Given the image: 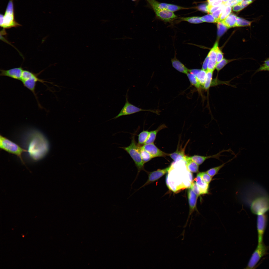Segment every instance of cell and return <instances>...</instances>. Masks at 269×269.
Masks as SVG:
<instances>
[{
    "label": "cell",
    "mask_w": 269,
    "mask_h": 269,
    "mask_svg": "<svg viewBox=\"0 0 269 269\" xmlns=\"http://www.w3.org/2000/svg\"><path fill=\"white\" fill-rule=\"evenodd\" d=\"M27 152L30 158L37 161L44 158L49 149L47 138L39 132L35 131L31 134L28 144Z\"/></svg>",
    "instance_id": "1"
},
{
    "label": "cell",
    "mask_w": 269,
    "mask_h": 269,
    "mask_svg": "<svg viewBox=\"0 0 269 269\" xmlns=\"http://www.w3.org/2000/svg\"><path fill=\"white\" fill-rule=\"evenodd\" d=\"M121 148L125 150L130 156L133 161L137 169V173L135 178L131 184L137 179L140 172L142 170L145 171L144 164L142 158L140 150V146L136 143L135 138V135L132 137L131 142L130 144L127 147H122Z\"/></svg>",
    "instance_id": "2"
},
{
    "label": "cell",
    "mask_w": 269,
    "mask_h": 269,
    "mask_svg": "<svg viewBox=\"0 0 269 269\" xmlns=\"http://www.w3.org/2000/svg\"><path fill=\"white\" fill-rule=\"evenodd\" d=\"M0 26L4 29H9L21 26L15 19L13 0H9L4 15L1 14Z\"/></svg>",
    "instance_id": "3"
},
{
    "label": "cell",
    "mask_w": 269,
    "mask_h": 269,
    "mask_svg": "<svg viewBox=\"0 0 269 269\" xmlns=\"http://www.w3.org/2000/svg\"><path fill=\"white\" fill-rule=\"evenodd\" d=\"M0 148L1 150L16 156L22 162L25 164L22 154L24 152H27V150L1 134L0 135Z\"/></svg>",
    "instance_id": "4"
},
{
    "label": "cell",
    "mask_w": 269,
    "mask_h": 269,
    "mask_svg": "<svg viewBox=\"0 0 269 269\" xmlns=\"http://www.w3.org/2000/svg\"><path fill=\"white\" fill-rule=\"evenodd\" d=\"M250 209L253 213L257 215L265 214L269 211V196L260 195L254 198L251 203Z\"/></svg>",
    "instance_id": "5"
},
{
    "label": "cell",
    "mask_w": 269,
    "mask_h": 269,
    "mask_svg": "<svg viewBox=\"0 0 269 269\" xmlns=\"http://www.w3.org/2000/svg\"><path fill=\"white\" fill-rule=\"evenodd\" d=\"M39 73H35L26 70L24 74L25 80L21 81L24 86L30 90L34 94L38 102L39 107L41 109L43 108L38 100V98L35 92V88L37 82H40L44 84L46 81L39 78Z\"/></svg>",
    "instance_id": "6"
},
{
    "label": "cell",
    "mask_w": 269,
    "mask_h": 269,
    "mask_svg": "<svg viewBox=\"0 0 269 269\" xmlns=\"http://www.w3.org/2000/svg\"><path fill=\"white\" fill-rule=\"evenodd\" d=\"M269 247L263 243L258 244L257 246L253 252L245 269L254 268L260 260L267 253Z\"/></svg>",
    "instance_id": "7"
},
{
    "label": "cell",
    "mask_w": 269,
    "mask_h": 269,
    "mask_svg": "<svg viewBox=\"0 0 269 269\" xmlns=\"http://www.w3.org/2000/svg\"><path fill=\"white\" fill-rule=\"evenodd\" d=\"M128 92L126 95V101L124 106L119 114L112 119H116L122 116L130 115L142 111L156 113L157 112L152 110L144 109L139 108L129 102L128 100Z\"/></svg>",
    "instance_id": "8"
},
{
    "label": "cell",
    "mask_w": 269,
    "mask_h": 269,
    "mask_svg": "<svg viewBox=\"0 0 269 269\" xmlns=\"http://www.w3.org/2000/svg\"><path fill=\"white\" fill-rule=\"evenodd\" d=\"M268 220L267 214L265 213L258 215L257 229L258 244L263 242V236L266 228Z\"/></svg>",
    "instance_id": "9"
},
{
    "label": "cell",
    "mask_w": 269,
    "mask_h": 269,
    "mask_svg": "<svg viewBox=\"0 0 269 269\" xmlns=\"http://www.w3.org/2000/svg\"><path fill=\"white\" fill-rule=\"evenodd\" d=\"M153 9L157 8L166 9L173 12L182 9H188L190 8L185 7L178 5L160 2L155 0H146Z\"/></svg>",
    "instance_id": "10"
},
{
    "label": "cell",
    "mask_w": 269,
    "mask_h": 269,
    "mask_svg": "<svg viewBox=\"0 0 269 269\" xmlns=\"http://www.w3.org/2000/svg\"><path fill=\"white\" fill-rule=\"evenodd\" d=\"M157 18L165 22L171 23L178 17L173 12L163 9L153 8Z\"/></svg>",
    "instance_id": "11"
},
{
    "label": "cell",
    "mask_w": 269,
    "mask_h": 269,
    "mask_svg": "<svg viewBox=\"0 0 269 269\" xmlns=\"http://www.w3.org/2000/svg\"><path fill=\"white\" fill-rule=\"evenodd\" d=\"M171 166L162 169H158L156 171L147 172L148 179L146 182L142 186L137 189L135 192L137 191L143 187L152 183L159 179L166 173L169 171L170 169Z\"/></svg>",
    "instance_id": "12"
},
{
    "label": "cell",
    "mask_w": 269,
    "mask_h": 269,
    "mask_svg": "<svg viewBox=\"0 0 269 269\" xmlns=\"http://www.w3.org/2000/svg\"><path fill=\"white\" fill-rule=\"evenodd\" d=\"M231 151V150L230 149L227 150L223 149L217 154L212 155L204 156L194 155L192 156H189V157L192 160L199 165L202 164L206 160L209 159L213 158L220 160V157L223 156L221 155V153L225 152H231L233 153V152Z\"/></svg>",
    "instance_id": "13"
},
{
    "label": "cell",
    "mask_w": 269,
    "mask_h": 269,
    "mask_svg": "<svg viewBox=\"0 0 269 269\" xmlns=\"http://www.w3.org/2000/svg\"><path fill=\"white\" fill-rule=\"evenodd\" d=\"M23 70L22 68L21 67L7 70L1 69L0 70V75L21 81Z\"/></svg>",
    "instance_id": "14"
},
{
    "label": "cell",
    "mask_w": 269,
    "mask_h": 269,
    "mask_svg": "<svg viewBox=\"0 0 269 269\" xmlns=\"http://www.w3.org/2000/svg\"><path fill=\"white\" fill-rule=\"evenodd\" d=\"M142 147L151 155L153 158L157 157H165L169 156V154L162 151L157 147L154 143L144 144Z\"/></svg>",
    "instance_id": "15"
},
{
    "label": "cell",
    "mask_w": 269,
    "mask_h": 269,
    "mask_svg": "<svg viewBox=\"0 0 269 269\" xmlns=\"http://www.w3.org/2000/svg\"><path fill=\"white\" fill-rule=\"evenodd\" d=\"M188 197L190 207L189 215H190L196 208L199 196L189 188L188 191Z\"/></svg>",
    "instance_id": "16"
},
{
    "label": "cell",
    "mask_w": 269,
    "mask_h": 269,
    "mask_svg": "<svg viewBox=\"0 0 269 269\" xmlns=\"http://www.w3.org/2000/svg\"><path fill=\"white\" fill-rule=\"evenodd\" d=\"M194 180L199 187L201 195L207 194L209 188V185L205 182L202 179L200 172L198 173Z\"/></svg>",
    "instance_id": "17"
},
{
    "label": "cell",
    "mask_w": 269,
    "mask_h": 269,
    "mask_svg": "<svg viewBox=\"0 0 269 269\" xmlns=\"http://www.w3.org/2000/svg\"><path fill=\"white\" fill-rule=\"evenodd\" d=\"M172 66L179 71L186 74L189 73V69L177 59L175 54L174 57L171 59Z\"/></svg>",
    "instance_id": "18"
},
{
    "label": "cell",
    "mask_w": 269,
    "mask_h": 269,
    "mask_svg": "<svg viewBox=\"0 0 269 269\" xmlns=\"http://www.w3.org/2000/svg\"><path fill=\"white\" fill-rule=\"evenodd\" d=\"M183 160L185 161L186 167L189 171L192 173L199 171V165L190 158L189 156L185 155Z\"/></svg>",
    "instance_id": "19"
},
{
    "label": "cell",
    "mask_w": 269,
    "mask_h": 269,
    "mask_svg": "<svg viewBox=\"0 0 269 269\" xmlns=\"http://www.w3.org/2000/svg\"><path fill=\"white\" fill-rule=\"evenodd\" d=\"M237 17L234 14L230 13L221 22L228 28L236 27Z\"/></svg>",
    "instance_id": "20"
},
{
    "label": "cell",
    "mask_w": 269,
    "mask_h": 269,
    "mask_svg": "<svg viewBox=\"0 0 269 269\" xmlns=\"http://www.w3.org/2000/svg\"><path fill=\"white\" fill-rule=\"evenodd\" d=\"M166 127L165 125L162 124L158 127L156 130L150 132L148 137L144 144L154 143L157 133L161 130Z\"/></svg>",
    "instance_id": "21"
},
{
    "label": "cell",
    "mask_w": 269,
    "mask_h": 269,
    "mask_svg": "<svg viewBox=\"0 0 269 269\" xmlns=\"http://www.w3.org/2000/svg\"><path fill=\"white\" fill-rule=\"evenodd\" d=\"M187 75L191 84L195 86L199 93L202 94L201 88L202 87L199 82L196 76L190 73H188Z\"/></svg>",
    "instance_id": "22"
},
{
    "label": "cell",
    "mask_w": 269,
    "mask_h": 269,
    "mask_svg": "<svg viewBox=\"0 0 269 269\" xmlns=\"http://www.w3.org/2000/svg\"><path fill=\"white\" fill-rule=\"evenodd\" d=\"M169 156L174 161H177L180 160H184V158L185 156L184 154V149L179 150L178 149L172 153L169 154Z\"/></svg>",
    "instance_id": "23"
},
{
    "label": "cell",
    "mask_w": 269,
    "mask_h": 269,
    "mask_svg": "<svg viewBox=\"0 0 269 269\" xmlns=\"http://www.w3.org/2000/svg\"><path fill=\"white\" fill-rule=\"evenodd\" d=\"M179 19L178 22L182 21H186L189 23L193 24H198L203 22L200 17L198 16H191L187 17H181L179 18Z\"/></svg>",
    "instance_id": "24"
},
{
    "label": "cell",
    "mask_w": 269,
    "mask_h": 269,
    "mask_svg": "<svg viewBox=\"0 0 269 269\" xmlns=\"http://www.w3.org/2000/svg\"><path fill=\"white\" fill-rule=\"evenodd\" d=\"M149 132L147 130H143L138 135V142L137 144L139 146L144 144L148 137Z\"/></svg>",
    "instance_id": "25"
},
{
    "label": "cell",
    "mask_w": 269,
    "mask_h": 269,
    "mask_svg": "<svg viewBox=\"0 0 269 269\" xmlns=\"http://www.w3.org/2000/svg\"><path fill=\"white\" fill-rule=\"evenodd\" d=\"M236 156L233 157L232 158L229 160L227 162L223 163L220 165L211 168L208 170L206 172L212 178L218 173L219 170L223 167L226 164L229 162L230 161H231Z\"/></svg>",
    "instance_id": "26"
},
{
    "label": "cell",
    "mask_w": 269,
    "mask_h": 269,
    "mask_svg": "<svg viewBox=\"0 0 269 269\" xmlns=\"http://www.w3.org/2000/svg\"><path fill=\"white\" fill-rule=\"evenodd\" d=\"M206 71V79L203 88L205 90H207L211 86L213 71Z\"/></svg>",
    "instance_id": "27"
},
{
    "label": "cell",
    "mask_w": 269,
    "mask_h": 269,
    "mask_svg": "<svg viewBox=\"0 0 269 269\" xmlns=\"http://www.w3.org/2000/svg\"><path fill=\"white\" fill-rule=\"evenodd\" d=\"M140 150L142 160L144 164L150 161L153 158L149 153L142 146H140Z\"/></svg>",
    "instance_id": "28"
},
{
    "label": "cell",
    "mask_w": 269,
    "mask_h": 269,
    "mask_svg": "<svg viewBox=\"0 0 269 269\" xmlns=\"http://www.w3.org/2000/svg\"><path fill=\"white\" fill-rule=\"evenodd\" d=\"M218 48V42H216L208 55L209 60L216 61L217 51Z\"/></svg>",
    "instance_id": "29"
},
{
    "label": "cell",
    "mask_w": 269,
    "mask_h": 269,
    "mask_svg": "<svg viewBox=\"0 0 269 269\" xmlns=\"http://www.w3.org/2000/svg\"><path fill=\"white\" fill-rule=\"evenodd\" d=\"M206 73V71L202 69H200L196 76L202 87L205 81Z\"/></svg>",
    "instance_id": "30"
},
{
    "label": "cell",
    "mask_w": 269,
    "mask_h": 269,
    "mask_svg": "<svg viewBox=\"0 0 269 269\" xmlns=\"http://www.w3.org/2000/svg\"><path fill=\"white\" fill-rule=\"evenodd\" d=\"M252 22L239 17H237L236 26L243 27L250 26Z\"/></svg>",
    "instance_id": "31"
},
{
    "label": "cell",
    "mask_w": 269,
    "mask_h": 269,
    "mask_svg": "<svg viewBox=\"0 0 269 269\" xmlns=\"http://www.w3.org/2000/svg\"><path fill=\"white\" fill-rule=\"evenodd\" d=\"M231 11L230 6H227L225 7L220 15L218 22H221L225 19L230 14Z\"/></svg>",
    "instance_id": "32"
},
{
    "label": "cell",
    "mask_w": 269,
    "mask_h": 269,
    "mask_svg": "<svg viewBox=\"0 0 269 269\" xmlns=\"http://www.w3.org/2000/svg\"><path fill=\"white\" fill-rule=\"evenodd\" d=\"M217 23V35L219 37H220L226 31L228 28L221 22H218Z\"/></svg>",
    "instance_id": "33"
},
{
    "label": "cell",
    "mask_w": 269,
    "mask_h": 269,
    "mask_svg": "<svg viewBox=\"0 0 269 269\" xmlns=\"http://www.w3.org/2000/svg\"><path fill=\"white\" fill-rule=\"evenodd\" d=\"M225 7L224 3H222L221 4L220 8L211 14L217 20V22L218 21L220 15Z\"/></svg>",
    "instance_id": "34"
},
{
    "label": "cell",
    "mask_w": 269,
    "mask_h": 269,
    "mask_svg": "<svg viewBox=\"0 0 269 269\" xmlns=\"http://www.w3.org/2000/svg\"><path fill=\"white\" fill-rule=\"evenodd\" d=\"M200 18L203 22H217V20L211 14H209L201 17Z\"/></svg>",
    "instance_id": "35"
},
{
    "label": "cell",
    "mask_w": 269,
    "mask_h": 269,
    "mask_svg": "<svg viewBox=\"0 0 269 269\" xmlns=\"http://www.w3.org/2000/svg\"><path fill=\"white\" fill-rule=\"evenodd\" d=\"M201 177L203 180L208 184L211 182L212 178L206 172H200Z\"/></svg>",
    "instance_id": "36"
},
{
    "label": "cell",
    "mask_w": 269,
    "mask_h": 269,
    "mask_svg": "<svg viewBox=\"0 0 269 269\" xmlns=\"http://www.w3.org/2000/svg\"><path fill=\"white\" fill-rule=\"evenodd\" d=\"M269 68V58L267 59L264 61V63L261 65L260 67L257 69L254 74H255L258 72L264 71V70Z\"/></svg>",
    "instance_id": "37"
},
{
    "label": "cell",
    "mask_w": 269,
    "mask_h": 269,
    "mask_svg": "<svg viewBox=\"0 0 269 269\" xmlns=\"http://www.w3.org/2000/svg\"><path fill=\"white\" fill-rule=\"evenodd\" d=\"M216 61H214L209 59L206 71H213L216 68Z\"/></svg>",
    "instance_id": "38"
},
{
    "label": "cell",
    "mask_w": 269,
    "mask_h": 269,
    "mask_svg": "<svg viewBox=\"0 0 269 269\" xmlns=\"http://www.w3.org/2000/svg\"><path fill=\"white\" fill-rule=\"evenodd\" d=\"M190 188L199 196L201 195L200 188L195 182H193L192 183Z\"/></svg>",
    "instance_id": "39"
},
{
    "label": "cell",
    "mask_w": 269,
    "mask_h": 269,
    "mask_svg": "<svg viewBox=\"0 0 269 269\" xmlns=\"http://www.w3.org/2000/svg\"><path fill=\"white\" fill-rule=\"evenodd\" d=\"M229 62L228 60L223 59L219 63L217 64L216 68L218 71L222 69Z\"/></svg>",
    "instance_id": "40"
},
{
    "label": "cell",
    "mask_w": 269,
    "mask_h": 269,
    "mask_svg": "<svg viewBox=\"0 0 269 269\" xmlns=\"http://www.w3.org/2000/svg\"><path fill=\"white\" fill-rule=\"evenodd\" d=\"M223 58V54L219 48L217 51V55L216 59L217 64L219 63L222 59Z\"/></svg>",
    "instance_id": "41"
},
{
    "label": "cell",
    "mask_w": 269,
    "mask_h": 269,
    "mask_svg": "<svg viewBox=\"0 0 269 269\" xmlns=\"http://www.w3.org/2000/svg\"><path fill=\"white\" fill-rule=\"evenodd\" d=\"M207 5L205 4H201L198 6L197 8L199 10L208 13Z\"/></svg>",
    "instance_id": "42"
},
{
    "label": "cell",
    "mask_w": 269,
    "mask_h": 269,
    "mask_svg": "<svg viewBox=\"0 0 269 269\" xmlns=\"http://www.w3.org/2000/svg\"><path fill=\"white\" fill-rule=\"evenodd\" d=\"M240 2L238 0H231L227 1L224 3L225 5L233 6Z\"/></svg>",
    "instance_id": "43"
},
{
    "label": "cell",
    "mask_w": 269,
    "mask_h": 269,
    "mask_svg": "<svg viewBox=\"0 0 269 269\" xmlns=\"http://www.w3.org/2000/svg\"><path fill=\"white\" fill-rule=\"evenodd\" d=\"M220 5H221L217 6H212L208 5H207V7L208 13H212L214 12V11H216L219 9L220 7Z\"/></svg>",
    "instance_id": "44"
},
{
    "label": "cell",
    "mask_w": 269,
    "mask_h": 269,
    "mask_svg": "<svg viewBox=\"0 0 269 269\" xmlns=\"http://www.w3.org/2000/svg\"><path fill=\"white\" fill-rule=\"evenodd\" d=\"M241 2H240L237 4L233 6L232 9L233 10L236 12H238L243 8L241 4Z\"/></svg>",
    "instance_id": "45"
},
{
    "label": "cell",
    "mask_w": 269,
    "mask_h": 269,
    "mask_svg": "<svg viewBox=\"0 0 269 269\" xmlns=\"http://www.w3.org/2000/svg\"><path fill=\"white\" fill-rule=\"evenodd\" d=\"M209 60V57L208 56H207L203 62L202 67V69L205 71L207 70V65Z\"/></svg>",
    "instance_id": "46"
},
{
    "label": "cell",
    "mask_w": 269,
    "mask_h": 269,
    "mask_svg": "<svg viewBox=\"0 0 269 269\" xmlns=\"http://www.w3.org/2000/svg\"><path fill=\"white\" fill-rule=\"evenodd\" d=\"M222 3V0H214L212 3L208 5L212 6H215L220 5Z\"/></svg>",
    "instance_id": "47"
},
{
    "label": "cell",
    "mask_w": 269,
    "mask_h": 269,
    "mask_svg": "<svg viewBox=\"0 0 269 269\" xmlns=\"http://www.w3.org/2000/svg\"><path fill=\"white\" fill-rule=\"evenodd\" d=\"M252 3L248 0H244L241 3V5L243 8H244Z\"/></svg>",
    "instance_id": "48"
},
{
    "label": "cell",
    "mask_w": 269,
    "mask_h": 269,
    "mask_svg": "<svg viewBox=\"0 0 269 269\" xmlns=\"http://www.w3.org/2000/svg\"><path fill=\"white\" fill-rule=\"evenodd\" d=\"M200 70L197 69H189V72L196 76Z\"/></svg>",
    "instance_id": "49"
},
{
    "label": "cell",
    "mask_w": 269,
    "mask_h": 269,
    "mask_svg": "<svg viewBox=\"0 0 269 269\" xmlns=\"http://www.w3.org/2000/svg\"><path fill=\"white\" fill-rule=\"evenodd\" d=\"M214 0H207L208 4H209L212 3Z\"/></svg>",
    "instance_id": "50"
},
{
    "label": "cell",
    "mask_w": 269,
    "mask_h": 269,
    "mask_svg": "<svg viewBox=\"0 0 269 269\" xmlns=\"http://www.w3.org/2000/svg\"><path fill=\"white\" fill-rule=\"evenodd\" d=\"M228 0H222L223 3H225L227 2Z\"/></svg>",
    "instance_id": "51"
},
{
    "label": "cell",
    "mask_w": 269,
    "mask_h": 269,
    "mask_svg": "<svg viewBox=\"0 0 269 269\" xmlns=\"http://www.w3.org/2000/svg\"><path fill=\"white\" fill-rule=\"evenodd\" d=\"M264 71H269V68H266V69H265L264 70Z\"/></svg>",
    "instance_id": "52"
},
{
    "label": "cell",
    "mask_w": 269,
    "mask_h": 269,
    "mask_svg": "<svg viewBox=\"0 0 269 269\" xmlns=\"http://www.w3.org/2000/svg\"><path fill=\"white\" fill-rule=\"evenodd\" d=\"M250 2L252 3L253 1V0H248Z\"/></svg>",
    "instance_id": "53"
},
{
    "label": "cell",
    "mask_w": 269,
    "mask_h": 269,
    "mask_svg": "<svg viewBox=\"0 0 269 269\" xmlns=\"http://www.w3.org/2000/svg\"><path fill=\"white\" fill-rule=\"evenodd\" d=\"M240 2H242L244 0H238Z\"/></svg>",
    "instance_id": "54"
},
{
    "label": "cell",
    "mask_w": 269,
    "mask_h": 269,
    "mask_svg": "<svg viewBox=\"0 0 269 269\" xmlns=\"http://www.w3.org/2000/svg\"><path fill=\"white\" fill-rule=\"evenodd\" d=\"M131 0L133 1H137V0Z\"/></svg>",
    "instance_id": "55"
},
{
    "label": "cell",
    "mask_w": 269,
    "mask_h": 269,
    "mask_svg": "<svg viewBox=\"0 0 269 269\" xmlns=\"http://www.w3.org/2000/svg\"></svg>",
    "instance_id": "56"
}]
</instances>
